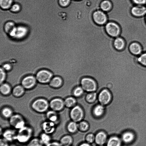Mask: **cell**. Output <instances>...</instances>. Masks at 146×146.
Segmentation results:
<instances>
[{
  "label": "cell",
  "instance_id": "f35d334b",
  "mask_svg": "<svg viewBox=\"0 0 146 146\" xmlns=\"http://www.w3.org/2000/svg\"><path fill=\"white\" fill-rule=\"evenodd\" d=\"M85 139L86 142L90 144L95 141V135L92 133H89L86 135Z\"/></svg>",
  "mask_w": 146,
  "mask_h": 146
},
{
  "label": "cell",
  "instance_id": "e575fe53",
  "mask_svg": "<svg viewBox=\"0 0 146 146\" xmlns=\"http://www.w3.org/2000/svg\"><path fill=\"white\" fill-rule=\"evenodd\" d=\"M13 0H0L1 9L6 10L9 9L12 5Z\"/></svg>",
  "mask_w": 146,
  "mask_h": 146
},
{
  "label": "cell",
  "instance_id": "7402d4cb",
  "mask_svg": "<svg viewBox=\"0 0 146 146\" xmlns=\"http://www.w3.org/2000/svg\"><path fill=\"white\" fill-rule=\"evenodd\" d=\"M121 139L116 136H112L108 139L106 143V146H121Z\"/></svg>",
  "mask_w": 146,
  "mask_h": 146
},
{
  "label": "cell",
  "instance_id": "7dc6e473",
  "mask_svg": "<svg viewBox=\"0 0 146 146\" xmlns=\"http://www.w3.org/2000/svg\"><path fill=\"white\" fill-rule=\"evenodd\" d=\"M145 21L146 23V15L145 16Z\"/></svg>",
  "mask_w": 146,
  "mask_h": 146
},
{
  "label": "cell",
  "instance_id": "603a6c76",
  "mask_svg": "<svg viewBox=\"0 0 146 146\" xmlns=\"http://www.w3.org/2000/svg\"><path fill=\"white\" fill-rule=\"evenodd\" d=\"M135 135L132 132L127 131L124 132L122 135L121 140L122 141L125 143H129L134 140Z\"/></svg>",
  "mask_w": 146,
  "mask_h": 146
},
{
  "label": "cell",
  "instance_id": "5b68a950",
  "mask_svg": "<svg viewBox=\"0 0 146 146\" xmlns=\"http://www.w3.org/2000/svg\"><path fill=\"white\" fill-rule=\"evenodd\" d=\"M32 108L36 112L40 113L46 112L49 106L48 101L43 98L35 100L32 103Z\"/></svg>",
  "mask_w": 146,
  "mask_h": 146
},
{
  "label": "cell",
  "instance_id": "83f0119b",
  "mask_svg": "<svg viewBox=\"0 0 146 146\" xmlns=\"http://www.w3.org/2000/svg\"><path fill=\"white\" fill-rule=\"evenodd\" d=\"M24 88L21 85H18L13 87L12 90V93L15 97H20L25 92Z\"/></svg>",
  "mask_w": 146,
  "mask_h": 146
},
{
  "label": "cell",
  "instance_id": "836d02e7",
  "mask_svg": "<svg viewBox=\"0 0 146 146\" xmlns=\"http://www.w3.org/2000/svg\"><path fill=\"white\" fill-rule=\"evenodd\" d=\"M84 91L80 86L75 87L72 91V96L75 98H78L84 94Z\"/></svg>",
  "mask_w": 146,
  "mask_h": 146
},
{
  "label": "cell",
  "instance_id": "8992f818",
  "mask_svg": "<svg viewBox=\"0 0 146 146\" xmlns=\"http://www.w3.org/2000/svg\"><path fill=\"white\" fill-rule=\"evenodd\" d=\"M69 115L72 121L78 123L83 120L85 113L82 108L80 105L76 104L70 108Z\"/></svg>",
  "mask_w": 146,
  "mask_h": 146
},
{
  "label": "cell",
  "instance_id": "7a4b0ae2",
  "mask_svg": "<svg viewBox=\"0 0 146 146\" xmlns=\"http://www.w3.org/2000/svg\"><path fill=\"white\" fill-rule=\"evenodd\" d=\"M8 121L11 127L17 131L27 124L24 117L22 115L18 113H14Z\"/></svg>",
  "mask_w": 146,
  "mask_h": 146
},
{
  "label": "cell",
  "instance_id": "8d00e7d4",
  "mask_svg": "<svg viewBox=\"0 0 146 146\" xmlns=\"http://www.w3.org/2000/svg\"><path fill=\"white\" fill-rule=\"evenodd\" d=\"M137 60L140 64L146 66V52L140 54Z\"/></svg>",
  "mask_w": 146,
  "mask_h": 146
},
{
  "label": "cell",
  "instance_id": "d6986e66",
  "mask_svg": "<svg viewBox=\"0 0 146 146\" xmlns=\"http://www.w3.org/2000/svg\"><path fill=\"white\" fill-rule=\"evenodd\" d=\"M129 50L131 53L135 55H140L142 51V46L137 42L131 43L129 46Z\"/></svg>",
  "mask_w": 146,
  "mask_h": 146
},
{
  "label": "cell",
  "instance_id": "484cf974",
  "mask_svg": "<svg viewBox=\"0 0 146 146\" xmlns=\"http://www.w3.org/2000/svg\"><path fill=\"white\" fill-rule=\"evenodd\" d=\"M112 6L111 2L109 0H103L100 4V10L105 13L111 10Z\"/></svg>",
  "mask_w": 146,
  "mask_h": 146
},
{
  "label": "cell",
  "instance_id": "7c38bea8",
  "mask_svg": "<svg viewBox=\"0 0 146 146\" xmlns=\"http://www.w3.org/2000/svg\"><path fill=\"white\" fill-rule=\"evenodd\" d=\"M49 105L51 110L57 112L62 111L65 107L64 100L58 97L51 100Z\"/></svg>",
  "mask_w": 146,
  "mask_h": 146
},
{
  "label": "cell",
  "instance_id": "30bf717a",
  "mask_svg": "<svg viewBox=\"0 0 146 146\" xmlns=\"http://www.w3.org/2000/svg\"><path fill=\"white\" fill-rule=\"evenodd\" d=\"M17 130L11 127L3 130L1 137L10 143L16 141Z\"/></svg>",
  "mask_w": 146,
  "mask_h": 146
},
{
  "label": "cell",
  "instance_id": "3957f363",
  "mask_svg": "<svg viewBox=\"0 0 146 146\" xmlns=\"http://www.w3.org/2000/svg\"><path fill=\"white\" fill-rule=\"evenodd\" d=\"M80 86L87 93L96 92L98 87L95 80L89 77L82 78L80 81Z\"/></svg>",
  "mask_w": 146,
  "mask_h": 146
},
{
  "label": "cell",
  "instance_id": "e0dca14e",
  "mask_svg": "<svg viewBox=\"0 0 146 146\" xmlns=\"http://www.w3.org/2000/svg\"><path fill=\"white\" fill-rule=\"evenodd\" d=\"M46 119L55 123L56 125L60 123V119L57 112L52 110L47 111L45 114Z\"/></svg>",
  "mask_w": 146,
  "mask_h": 146
},
{
  "label": "cell",
  "instance_id": "4316f807",
  "mask_svg": "<svg viewBox=\"0 0 146 146\" xmlns=\"http://www.w3.org/2000/svg\"><path fill=\"white\" fill-rule=\"evenodd\" d=\"M1 113L3 118L8 120L14 114L12 109L8 107L3 108L1 110Z\"/></svg>",
  "mask_w": 146,
  "mask_h": 146
},
{
  "label": "cell",
  "instance_id": "4dcf8cb0",
  "mask_svg": "<svg viewBox=\"0 0 146 146\" xmlns=\"http://www.w3.org/2000/svg\"><path fill=\"white\" fill-rule=\"evenodd\" d=\"M0 91L3 95H8L11 91V86L8 83H3L1 84Z\"/></svg>",
  "mask_w": 146,
  "mask_h": 146
},
{
  "label": "cell",
  "instance_id": "60d3db41",
  "mask_svg": "<svg viewBox=\"0 0 146 146\" xmlns=\"http://www.w3.org/2000/svg\"><path fill=\"white\" fill-rule=\"evenodd\" d=\"M71 1V0H58V3L61 7H65L70 5Z\"/></svg>",
  "mask_w": 146,
  "mask_h": 146
},
{
  "label": "cell",
  "instance_id": "5bb4252c",
  "mask_svg": "<svg viewBox=\"0 0 146 146\" xmlns=\"http://www.w3.org/2000/svg\"><path fill=\"white\" fill-rule=\"evenodd\" d=\"M40 126L42 132L51 135L55 132L57 126L54 123L47 120L42 122Z\"/></svg>",
  "mask_w": 146,
  "mask_h": 146
},
{
  "label": "cell",
  "instance_id": "2e32d148",
  "mask_svg": "<svg viewBox=\"0 0 146 146\" xmlns=\"http://www.w3.org/2000/svg\"><path fill=\"white\" fill-rule=\"evenodd\" d=\"M105 106L99 103L95 105L92 110V115L96 118H100L105 115Z\"/></svg>",
  "mask_w": 146,
  "mask_h": 146
},
{
  "label": "cell",
  "instance_id": "cb8c5ba5",
  "mask_svg": "<svg viewBox=\"0 0 146 146\" xmlns=\"http://www.w3.org/2000/svg\"><path fill=\"white\" fill-rule=\"evenodd\" d=\"M59 141L62 146H71L73 139L70 135H65L61 137Z\"/></svg>",
  "mask_w": 146,
  "mask_h": 146
},
{
  "label": "cell",
  "instance_id": "b9f144b4",
  "mask_svg": "<svg viewBox=\"0 0 146 146\" xmlns=\"http://www.w3.org/2000/svg\"><path fill=\"white\" fill-rule=\"evenodd\" d=\"M1 66L2 67H1L6 72H9L12 69V67L11 65L8 62L4 63Z\"/></svg>",
  "mask_w": 146,
  "mask_h": 146
},
{
  "label": "cell",
  "instance_id": "d4e9b609",
  "mask_svg": "<svg viewBox=\"0 0 146 146\" xmlns=\"http://www.w3.org/2000/svg\"><path fill=\"white\" fill-rule=\"evenodd\" d=\"M65 107L71 108L77 104L76 98L73 96H68L64 100Z\"/></svg>",
  "mask_w": 146,
  "mask_h": 146
},
{
  "label": "cell",
  "instance_id": "681fc988",
  "mask_svg": "<svg viewBox=\"0 0 146 146\" xmlns=\"http://www.w3.org/2000/svg\"><path fill=\"white\" fill-rule=\"evenodd\" d=\"M98 146H104L103 145H98Z\"/></svg>",
  "mask_w": 146,
  "mask_h": 146
},
{
  "label": "cell",
  "instance_id": "8fae6325",
  "mask_svg": "<svg viewBox=\"0 0 146 146\" xmlns=\"http://www.w3.org/2000/svg\"><path fill=\"white\" fill-rule=\"evenodd\" d=\"M17 25L13 21L6 22L3 26H0V30L3 31L9 37H13L15 34Z\"/></svg>",
  "mask_w": 146,
  "mask_h": 146
},
{
  "label": "cell",
  "instance_id": "ffe728a7",
  "mask_svg": "<svg viewBox=\"0 0 146 146\" xmlns=\"http://www.w3.org/2000/svg\"><path fill=\"white\" fill-rule=\"evenodd\" d=\"M125 42L124 39L120 36L114 38L113 46L114 48L119 51H123L125 46Z\"/></svg>",
  "mask_w": 146,
  "mask_h": 146
},
{
  "label": "cell",
  "instance_id": "d6a6232c",
  "mask_svg": "<svg viewBox=\"0 0 146 146\" xmlns=\"http://www.w3.org/2000/svg\"><path fill=\"white\" fill-rule=\"evenodd\" d=\"M26 145V146H44L38 137H33Z\"/></svg>",
  "mask_w": 146,
  "mask_h": 146
},
{
  "label": "cell",
  "instance_id": "277c9868",
  "mask_svg": "<svg viewBox=\"0 0 146 146\" xmlns=\"http://www.w3.org/2000/svg\"><path fill=\"white\" fill-rule=\"evenodd\" d=\"M105 29L108 35L114 38L119 36L121 33L119 25L113 21H108L105 25Z\"/></svg>",
  "mask_w": 146,
  "mask_h": 146
},
{
  "label": "cell",
  "instance_id": "6da1fadb",
  "mask_svg": "<svg viewBox=\"0 0 146 146\" xmlns=\"http://www.w3.org/2000/svg\"><path fill=\"white\" fill-rule=\"evenodd\" d=\"M34 133L33 128L27 124L17 131L16 141L19 144L26 145L33 137Z\"/></svg>",
  "mask_w": 146,
  "mask_h": 146
},
{
  "label": "cell",
  "instance_id": "ba28073f",
  "mask_svg": "<svg viewBox=\"0 0 146 146\" xmlns=\"http://www.w3.org/2000/svg\"><path fill=\"white\" fill-rule=\"evenodd\" d=\"M112 99L111 94L107 89H102L98 94L97 100L99 103L105 106L110 102Z\"/></svg>",
  "mask_w": 146,
  "mask_h": 146
},
{
  "label": "cell",
  "instance_id": "4fadbf2b",
  "mask_svg": "<svg viewBox=\"0 0 146 146\" xmlns=\"http://www.w3.org/2000/svg\"><path fill=\"white\" fill-rule=\"evenodd\" d=\"M36 81L35 76L29 75L24 77L22 79L21 83L25 89H30L35 86Z\"/></svg>",
  "mask_w": 146,
  "mask_h": 146
},
{
  "label": "cell",
  "instance_id": "9c48e42d",
  "mask_svg": "<svg viewBox=\"0 0 146 146\" xmlns=\"http://www.w3.org/2000/svg\"><path fill=\"white\" fill-rule=\"evenodd\" d=\"M92 18L94 22L97 25H104L108 22L106 13L101 10L96 11L93 13Z\"/></svg>",
  "mask_w": 146,
  "mask_h": 146
},
{
  "label": "cell",
  "instance_id": "44dd1931",
  "mask_svg": "<svg viewBox=\"0 0 146 146\" xmlns=\"http://www.w3.org/2000/svg\"><path fill=\"white\" fill-rule=\"evenodd\" d=\"M63 83V80L61 77L58 76H55L51 79L49 84L51 87L56 89L60 87Z\"/></svg>",
  "mask_w": 146,
  "mask_h": 146
},
{
  "label": "cell",
  "instance_id": "7bdbcfd3",
  "mask_svg": "<svg viewBox=\"0 0 146 146\" xmlns=\"http://www.w3.org/2000/svg\"><path fill=\"white\" fill-rule=\"evenodd\" d=\"M45 146H62L59 141L52 140L50 143Z\"/></svg>",
  "mask_w": 146,
  "mask_h": 146
},
{
  "label": "cell",
  "instance_id": "c3c4849f",
  "mask_svg": "<svg viewBox=\"0 0 146 146\" xmlns=\"http://www.w3.org/2000/svg\"><path fill=\"white\" fill-rule=\"evenodd\" d=\"M76 0V1H80V0Z\"/></svg>",
  "mask_w": 146,
  "mask_h": 146
},
{
  "label": "cell",
  "instance_id": "1f68e13d",
  "mask_svg": "<svg viewBox=\"0 0 146 146\" xmlns=\"http://www.w3.org/2000/svg\"><path fill=\"white\" fill-rule=\"evenodd\" d=\"M66 129L70 133H75L78 129V123L73 121L69 122L67 125Z\"/></svg>",
  "mask_w": 146,
  "mask_h": 146
},
{
  "label": "cell",
  "instance_id": "9a60e30c",
  "mask_svg": "<svg viewBox=\"0 0 146 146\" xmlns=\"http://www.w3.org/2000/svg\"><path fill=\"white\" fill-rule=\"evenodd\" d=\"M130 12L135 17H141L146 15V7L143 5H136L131 8Z\"/></svg>",
  "mask_w": 146,
  "mask_h": 146
},
{
  "label": "cell",
  "instance_id": "f6af8a7d",
  "mask_svg": "<svg viewBox=\"0 0 146 146\" xmlns=\"http://www.w3.org/2000/svg\"><path fill=\"white\" fill-rule=\"evenodd\" d=\"M136 5H143L146 3V0H132Z\"/></svg>",
  "mask_w": 146,
  "mask_h": 146
},
{
  "label": "cell",
  "instance_id": "52a82bcc",
  "mask_svg": "<svg viewBox=\"0 0 146 146\" xmlns=\"http://www.w3.org/2000/svg\"><path fill=\"white\" fill-rule=\"evenodd\" d=\"M52 73L46 69L40 70L36 73L35 77L37 81L42 84L49 83L53 77Z\"/></svg>",
  "mask_w": 146,
  "mask_h": 146
},
{
  "label": "cell",
  "instance_id": "ab89813d",
  "mask_svg": "<svg viewBox=\"0 0 146 146\" xmlns=\"http://www.w3.org/2000/svg\"><path fill=\"white\" fill-rule=\"evenodd\" d=\"M0 84L4 83V82L6 79L7 74L6 71L2 67H1L0 69Z\"/></svg>",
  "mask_w": 146,
  "mask_h": 146
},
{
  "label": "cell",
  "instance_id": "f546056e",
  "mask_svg": "<svg viewBox=\"0 0 146 146\" xmlns=\"http://www.w3.org/2000/svg\"><path fill=\"white\" fill-rule=\"evenodd\" d=\"M98 94L96 92L87 93L85 95V99L86 101L89 103H93L97 100Z\"/></svg>",
  "mask_w": 146,
  "mask_h": 146
},
{
  "label": "cell",
  "instance_id": "ac0fdd59",
  "mask_svg": "<svg viewBox=\"0 0 146 146\" xmlns=\"http://www.w3.org/2000/svg\"><path fill=\"white\" fill-rule=\"evenodd\" d=\"M108 139L106 133L104 131H100L95 135L94 142L98 145H103L106 143Z\"/></svg>",
  "mask_w": 146,
  "mask_h": 146
},
{
  "label": "cell",
  "instance_id": "ee69618b",
  "mask_svg": "<svg viewBox=\"0 0 146 146\" xmlns=\"http://www.w3.org/2000/svg\"><path fill=\"white\" fill-rule=\"evenodd\" d=\"M9 142L1 137L0 139V146H10Z\"/></svg>",
  "mask_w": 146,
  "mask_h": 146
},
{
  "label": "cell",
  "instance_id": "f1b7e54d",
  "mask_svg": "<svg viewBox=\"0 0 146 146\" xmlns=\"http://www.w3.org/2000/svg\"><path fill=\"white\" fill-rule=\"evenodd\" d=\"M38 137L44 146L48 144L52 140L51 135L43 132L40 134Z\"/></svg>",
  "mask_w": 146,
  "mask_h": 146
},
{
  "label": "cell",
  "instance_id": "bcb514c9",
  "mask_svg": "<svg viewBox=\"0 0 146 146\" xmlns=\"http://www.w3.org/2000/svg\"><path fill=\"white\" fill-rule=\"evenodd\" d=\"M78 146H91L90 144L86 142L81 143Z\"/></svg>",
  "mask_w": 146,
  "mask_h": 146
},
{
  "label": "cell",
  "instance_id": "d590c367",
  "mask_svg": "<svg viewBox=\"0 0 146 146\" xmlns=\"http://www.w3.org/2000/svg\"><path fill=\"white\" fill-rule=\"evenodd\" d=\"M78 129L82 132H86L88 130L89 125L88 123L86 121L82 120L78 122Z\"/></svg>",
  "mask_w": 146,
  "mask_h": 146
},
{
  "label": "cell",
  "instance_id": "74e56055",
  "mask_svg": "<svg viewBox=\"0 0 146 146\" xmlns=\"http://www.w3.org/2000/svg\"><path fill=\"white\" fill-rule=\"evenodd\" d=\"M9 10L13 13H17L21 11V7L19 4L15 3L12 5Z\"/></svg>",
  "mask_w": 146,
  "mask_h": 146
}]
</instances>
